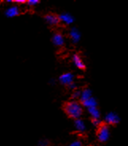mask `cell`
<instances>
[{
  "mask_svg": "<svg viewBox=\"0 0 128 146\" xmlns=\"http://www.w3.org/2000/svg\"><path fill=\"white\" fill-rule=\"evenodd\" d=\"M84 106L80 101L69 100L65 102L63 106V110L69 117L77 120L81 118L84 114Z\"/></svg>",
  "mask_w": 128,
  "mask_h": 146,
  "instance_id": "cell-1",
  "label": "cell"
},
{
  "mask_svg": "<svg viewBox=\"0 0 128 146\" xmlns=\"http://www.w3.org/2000/svg\"><path fill=\"white\" fill-rule=\"evenodd\" d=\"M110 128L109 125H106L105 123H102L100 126L97 128L96 136L97 139L100 142L104 143L108 141L109 137H110Z\"/></svg>",
  "mask_w": 128,
  "mask_h": 146,
  "instance_id": "cell-2",
  "label": "cell"
},
{
  "mask_svg": "<svg viewBox=\"0 0 128 146\" xmlns=\"http://www.w3.org/2000/svg\"><path fill=\"white\" fill-rule=\"evenodd\" d=\"M20 15H21V8H20V6L17 4H12L11 6L7 7L4 11V15L9 19L15 18V17L19 16Z\"/></svg>",
  "mask_w": 128,
  "mask_h": 146,
  "instance_id": "cell-3",
  "label": "cell"
},
{
  "mask_svg": "<svg viewBox=\"0 0 128 146\" xmlns=\"http://www.w3.org/2000/svg\"><path fill=\"white\" fill-rule=\"evenodd\" d=\"M104 121L105 124L108 125H116L120 121V117L116 113L111 111L106 113Z\"/></svg>",
  "mask_w": 128,
  "mask_h": 146,
  "instance_id": "cell-4",
  "label": "cell"
},
{
  "mask_svg": "<svg viewBox=\"0 0 128 146\" xmlns=\"http://www.w3.org/2000/svg\"><path fill=\"white\" fill-rule=\"evenodd\" d=\"M74 80H75V75L71 72L63 73L62 74L60 75L58 78L59 82L63 86L68 87L71 84L74 83Z\"/></svg>",
  "mask_w": 128,
  "mask_h": 146,
  "instance_id": "cell-5",
  "label": "cell"
},
{
  "mask_svg": "<svg viewBox=\"0 0 128 146\" xmlns=\"http://www.w3.org/2000/svg\"><path fill=\"white\" fill-rule=\"evenodd\" d=\"M43 19H44V21L50 27H56V26L60 24L59 16L56 14H53V13L46 14L43 17Z\"/></svg>",
  "mask_w": 128,
  "mask_h": 146,
  "instance_id": "cell-6",
  "label": "cell"
},
{
  "mask_svg": "<svg viewBox=\"0 0 128 146\" xmlns=\"http://www.w3.org/2000/svg\"><path fill=\"white\" fill-rule=\"evenodd\" d=\"M52 43L57 47H62L65 43V38L61 32H56L52 36Z\"/></svg>",
  "mask_w": 128,
  "mask_h": 146,
  "instance_id": "cell-7",
  "label": "cell"
},
{
  "mask_svg": "<svg viewBox=\"0 0 128 146\" xmlns=\"http://www.w3.org/2000/svg\"><path fill=\"white\" fill-rule=\"evenodd\" d=\"M59 20L60 23L63 24L65 26H70L74 23V17L69 13L63 12L59 15Z\"/></svg>",
  "mask_w": 128,
  "mask_h": 146,
  "instance_id": "cell-8",
  "label": "cell"
},
{
  "mask_svg": "<svg viewBox=\"0 0 128 146\" xmlns=\"http://www.w3.org/2000/svg\"><path fill=\"white\" fill-rule=\"evenodd\" d=\"M69 37L73 44L78 43L81 38V34L77 27H71L69 31Z\"/></svg>",
  "mask_w": 128,
  "mask_h": 146,
  "instance_id": "cell-9",
  "label": "cell"
},
{
  "mask_svg": "<svg viewBox=\"0 0 128 146\" xmlns=\"http://www.w3.org/2000/svg\"><path fill=\"white\" fill-rule=\"evenodd\" d=\"M74 128L77 132L80 133H85L87 130V124L84 121V120H83L82 118L77 119L74 120Z\"/></svg>",
  "mask_w": 128,
  "mask_h": 146,
  "instance_id": "cell-10",
  "label": "cell"
},
{
  "mask_svg": "<svg viewBox=\"0 0 128 146\" xmlns=\"http://www.w3.org/2000/svg\"><path fill=\"white\" fill-rule=\"evenodd\" d=\"M72 59H73V64L75 65L76 67L78 68L79 70H85V63L84 62L82 58L78 54H74L73 55Z\"/></svg>",
  "mask_w": 128,
  "mask_h": 146,
  "instance_id": "cell-11",
  "label": "cell"
},
{
  "mask_svg": "<svg viewBox=\"0 0 128 146\" xmlns=\"http://www.w3.org/2000/svg\"><path fill=\"white\" fill-rule=\"evenodd\" d=\"M92 90L88 88V87H85L81 90V94H80V102H84L87 100H88L91 98H92Z\"/></svg>",
  "mask_w": 128,
  "mask_h": 146,
  "instance_id": "cell-12",
  "label": "cell"
},
{
  "mask_svg": "<svg viewBox=\"0 0 128 146\" xmlns=\"http://www.w3.org/2000/svg\"><path fill=\"white\" fill-rule=\"evenodd\" d=\"M87 111L91 117V120H101V113L98 107L88 109Z\"/></svg>",
  "mask_w": 128,
  "mask_h": 146,
  "instance_id": "cell-13",
  "label": "cell"
},
{
  "mask_svg": "<svg viewBox=\"0 0 128 146\" xmlns=\"http://www.w3.org/2000/svg\"><path fill=\"white\" fill-rule=\"evenodd\" d=\"M82 105H83L84 108H86L88 110V109L97 107V106H98V102H97L96 99L94 97H92V98H91L87 100L85 102H82Z\"/></svg>",
  "mask_w": 128,
  "mask_h": 146,
  "instance_id": "cell-14",
  "label": "cell"
},
{
  "mask_svg": "<svg viewBox=\"0 0 128 146\" xmlns=\"http://www.w3.org/2000/svg\"><path fill=\"white\" fill-rule=\"evenodd\" d=\"M80 94H81V90H76L72 92L71 94V100H75V101H80Z\"/></svg>",
  "mask_w": 128,
  "mask_h": 146,
  "instance_id": "cell-15",
  "label": "cell"
},
{
  "mask_svg": "<svg viewBox=\"0 0 128 146\" xmlns=\"http://www.w3.org/2000/svg\"><path fill=\"white\" fill-rule=\"evenodd\" d=\"M41 1L39 0H27L26 2V5L30 7H35L36 6H38L40 3Z\"/></svg>",
  "mask_w": 128,
  "mask_h": 146,
  "instance_id": "cell-16",
  "label": "cell"
},
{
  "mask_svg": "<svg viewBox=\"0 0 128 146\" xmlns=\"http://www.w3.org/2000/svg\"><path fill=\"white\" fill-rule=\"evenodd\" d=\"M68 146H83V145L80 140H76V141H73V142L70 143Z\"/></svg>",
  "mask_w": 128,
  "mask_h": 146,
  "instance_id": "cell-17",
  "label": "cell"
},
{
  "mask_svg": "<svg viewBox=\"0 0 128 146\" xmlns=\"http://www.w3.org/2000/svg\"><path fill=\"white\" fill-rule=\"evenodd\" d=\"M91 121H92V124L94 126L97 127V128L102 124L101 120H91Z\"/></svg>",
  "mask_w": 128,
  "mask_h": 146,
  "instance_id": "cell-18",
  "label": "cell"
},
{
  "mask_svg": "<svg viewBox=\"0 0 128 146\" xmlns=\"http://www.w3.org/2000/svg\"><path fill=\"white\" fill-rule=\"evenodd\" d=\"M49 141L47 140H41L38 143V146H48Z\"/></svg>",
  "mask_w": 128,
  "mask_h": 146,
  "instance_id": "cell-19",
  "label": "cell"
},
{
  "mask_svg": "<svg viewBox=\"0 0 128 146\" xmlns=\"http://www.w3.org/2000/svg\"><path fill=\"white\" fill-rule=\"evenodd\" d=\"M27 0H15V4L17 5H21V4H26Z\"/></svg>",
  "mask_w": 128,
  "mask_h": 146,
  "instance_id": "cell-20",
  "label": "cell"
}]
</instances>
